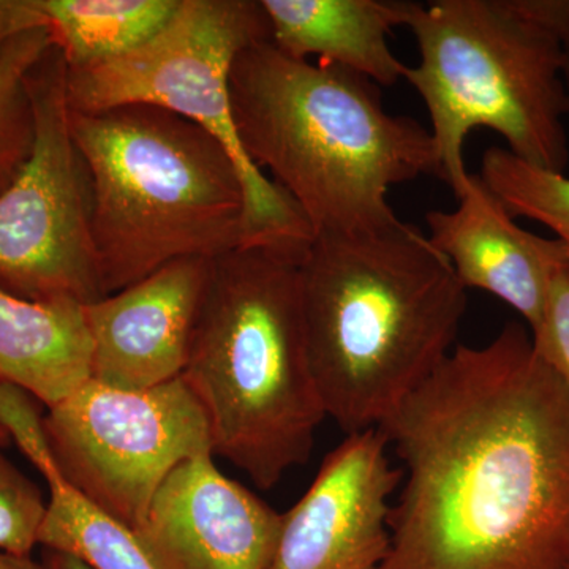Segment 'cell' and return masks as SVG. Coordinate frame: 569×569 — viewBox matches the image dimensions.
Returning a JSON list of instances; mask_svg holds the SVG:
<instances>
[{"label":"cell","instance_id":"6da1fadb","mask_svg":"<svg viewBox=\"0 0 569 569\" xmlns=\"http://www.w3.org/2000/svg\"><path fill=\"white\" fill-rule=\"evenodd\" d=\"M377 429L402 463L380 569H568L569 392L526 326L456 347Z\"/></svg>","mask_w":569,"mask_h":569},{"label":"cell","instance_id":"7a4b0ae2","mask_svg":"<svg viewBox=\"0 0 569 569\" xmlns=\"http://www.w3.org/2000/svg\"><path fill=\"white\" fill-rule=\"evenodd\" d=\"M230 93L246 156L313 236L395 227L389 190L441 179L430 130L388 112L376 82L335 63L298 61L258 41L236 58Z\"/></svg>","mask_w":569,"mask_h":569},{"label":"cell","instance_id":"3957f363","mask_svg":"<svg viewBox=\"0 0 569 569\" xmlns=\"http://www.w3.org/2000/svg\"><path fill=\"white\" fill-rule=\"evenodd\" d=\"M299 277L310 369L347 436L377 429L458 347L467 288L413 224L313 236Z\"/></svg>","mask_w":569,"mask_h":569},{"label":"cell","instance_id":"277c9868","mask_svg":"<svg viewBox=\"0 0 569 569\" xmlns=\"http://www.w3.org/2000/svg\"><path fill=\"white\" fill-rule=\"evenodd\" d=\"M302 257L249 246L216 258L182 373L213 458L264 490L305 466L326 418L307 351Z\"/></svg>","mask_w":569,"mask_h":569},{"label":"cell","instance_id":"5b68a950","mask_svg":"<svg viewBox=\"0 0 569 569\" xmlns=\"http://www.w3.org/2000/svg\"><path fill=\"white\" fill-rule=\"evenodd\" d=\"M70 126L91 179L104 295L171 261L216 260L246 246L238 164L200 126L142 103L70 110Z\"/></svg>","mask_w":569,"mask_h":569},{"label":"cell","instance_id":"8992f818","mask_svg":"<svg viewBox=\"0 0 569 569\" xmlns=\"http://www.w3.org/2000/svg\"><path fill=\"white\" fill-rule=\"evenodd\" d=\"M406 26L421 58L403 80L426 104L441 179L455 194L470 176L463 144L479 127L523 162L565 173L563 50L527 0L411 2Z\"/></svg>","mask_w":569,"mask_h":569},{"label":"cell","instance_id":"52a82bcc","mask_svg":"<svg viewBox=\"0 0 569 569\" xmlns=\"http://www.w3.org/2000/svg\"><path fill=\"white\" fill-rule=\"evenodd\" d=\"M271 40L261 0H181L148 44L103 66L67 69L71 111L153 104L189 119L233 157L246 192V246L305 253L313 234L305 217L246 156L236 132L230 73L239 52Z\"/></svg>","mask_w":569,"mask_h":569},{"label":"cell","instance_id":"ba28073f","mask_svg":"<svg viewBox=\"0 0 569 569\" xmlns=\"http://www.w3.org/2000/svg\"><path fill=\"white\" fill-rule=\"evenodd\" d=\"M36 141L0 194V288L33 302L103 298L88 168L71 134L67 63L52 43L28 74Z\"/></svg>","mask_w":569,"mask_h":569},{"label":"cell","instance_id":"9c48e42d","mask_svg":"<svg viewBox=\"0 0 569 569\" xmlns=\"http://www.w3.org/2000/svg\"><path fill=\"white\" fill-rule=\"evenodd\" d=\"M44 433L63 482L130 530L176 468L212 452L208 418L182 376L146 389L91 378L48 408Z\"/></svg>","mask_w":569,"mask_h":569},{"label":"cell","instance_id":"30bf717a","mask_svg":"<svg viewBox=\"0 0 569 569\" xmlns=\"http://www.w3.org/2000/svg\"><path fill=\"white\" fill-rule=\"evenodd\" d=\"M380 429L348 433L312 485L282 512L268 569H380L391 546L392 493L402 470Z\"/></svg>","mask_w":569,"mask_h":569},{"label":"cell","instance_id":"8fae6325","mask_svg":"<svg viewBox=\"0 0 569 569\" xmlns=\"http://www.w3.org/2000/svg\"><path fill=\"white\" fill-rule=\"evenodd\" d=\"M194 456L163 482L134 531L162 569H268L282 512Z\"/></svg>","mask_w":569,"mask_h":569},{"label":"cell","instance_id":"7c38bea8","mask_svg":"<svg viewBox=\"0 0 569 569\" xmlns=\"http://www.w3.org/2000/svg\"><path fill=\"white\" fill-rule=\"evenodd\" d=\"M212 261H171L140 282L82 306L92 340V380L146 389L181 377Z\"/></svg>","mask_w":569,"mask_h":569},{"label":"cell","instance_id":"4fadbf2b","mask_svg":"<svg viewBox=\"0 0 569 569\" xmlns=\"http://www.w3.org/2000/svg\"><path fill=\"white\" fill-rule=\"evenodd\" d=\"M456 198L455 211L426 213L430 244L447 257L467 290L496 296L533 332L553 277L569 268L568 247L523 230L479 176H468Z\"/></svg>","mask_w":569,"mask_h":569},{"label":"cell","instance_id":"5bb4252c","mask_svg":"<svg viewBox=\"0 0 569 569\" xmlns=\"http://www.w3.org/2000/svg\"><path fill=\"white\" fill-rule=\"evenodd\" d=\"M411 2L396 0H261L277 50L298 61L335 63L376 84L403 80L406 63L389 47Z\"/></svg>","mask_w":569,"mask_h":569},{"label":"cell","instance_id":"9a60e30c","mask_svg":"<svg viewBox=\"0 0 569 569\" xmlns=\"http://www.w3.org/2000/svg\"><path fill=\"white\" fill-rule=\"evenodd\" d=\"M91 361L80 302L26 301L0 288V380L50 408L91 380Z\"/></svg>","mask_w":569,"mask_h":569},{"label":"cell","instance_id":"2e32d148","mask_svg":"<svg viewBox=\"0 0 569 569\" xmlns=\"http://www.w3.org/2000/svg\"><path fill=\"white\" fill-rule=\"evenodd\" d=\"M52 41L70 71L132 54L173 20L181 0H41Z\"/></svg>","mask_w":569,"mask_h":569},{"label":"cell","instance_id":"e0dca14e","mask_svg":"<svg viewBox=\"0 0 569 569\" xmlns=\"http://www.w3.org/2000/svg\"><path fill=\"white\" fill-rule=\"evenodd\" d=\"M39 542L91 569H162L133 530L93 508L66 482L50 488Z\"/></svg>","mask_w":569,"mask_h":569},{"label":"cell","instance_id":"ac0fdd59","mask_svg":"<svg viewBox=\"0 0 569 569\" xmlns=\"http://www.w3.org/2000/svg\"><path fill=\"white\" fill-rule=\"evenodd\" d=\"M52 43L50 29L39 28L14 37L0 51V194L31 157L36 119L28 74Z\"/></svg>","mask_w":569,"mask_h":569},{"label":"cell","instance_id":"d6986e66","mask_svg":"<svg viewBox=\"0 0 569 569\" xmlns=\"http://www.w3.org/2000/svg\"><path fill=\"white\" fill-rule=\"evenodd\" d=\"M479 179L512 217L545 224L569 250V178L520 160L507 148H490Z\"/></svg>","mask_w":569,"mask_h":569},{"label":"cell","instance_id":"ffe728a7","mask_svg":"<svg viewBox=\"0 0 569 569\" xmlns=\"http://www.w3.org/2000/svg\"><path fill=\"white\" fill-rule=\"evenodd\" d=\"M48 500L39 486L21 473L0 448V550L31 557L39 546Z\"/></svg>","mask_w":569,"mask_h":569},{"label":"cell","instance_id":"44dd1931","mask_svg":"<svg viewBox=\"0 0 569 569\" xmlns=\"http://www.w3.org/2000/svg\"><path fill=\"white\" fill-rule=\"evenodd\" d=\"M39 406V400L24 388L0 380V426L47 479L48 488H52L63 479L48 447L44 415L40 413Z\"/></svg>","mask_w":569,"mask_h":569},{"label":"cell","instance_id":"7402d4cb","mask_svg":"<svg viewBox=\"0 0 569 569\" xmlns=\"http://www.w3.org/2000/svg\"><path fill=\"white\" fill-rule=\"evenodd\" d=\"M530 335L542 361L569 392V268L553 277L545 313Z\"/></svg>","mask_w":569,"mask_h":569},{"label":"cell","instance_id":"603a6c76","mask_svg":"<svg viewBox=\"0 0 569 569\" xmlns=\"http://www.w3.org/2000/svg\"><path fill=\"white\" fill-rule=\"evenodd\" d=\"M39 28H48L41 0H0V51L14 37Z\"/></svg>","mask_w":569,"mask_h":569},{"label":"cell","instance_id":"cb8c5ba5","mask_svg":"<svg viewBox=\"0 0 569 569\" xmlns=\"http://www.w3.org/2000/svg\"><path fill=\"white\" fill-rule=\"evenodd\" d=\"M44 565L48 569H91L77 557L69 556V553L52 552V550H48Z\"/></svg>","mask_w":569,"mask_h":569},{"label":"cell","instance_id":"d4e9b609","mask_svg":"<svg viewBox=\"0 0 569 569\" xmlns=\"http://www.w3.org/2000/svg\"><path fill=\"white\" fill-rule=\"evenodd\" d=\"M0 569H48L44 563H37L32 557L14 556L0 550Z\"/></svg>","mask_w":569,"mask_h":569},{"label":"cell","instance_id":"484cf974","mask_svg":"<svg viewBox=\"0 0 569 569\" xmlns=\"http://www.w3.org/2000/svg\"><path fill=\"white\" fill-rule=\"evenodd\" d=\"M563 50V66H561V77H563L565 91H567L569 100V33L561 43Z\"/></svg>","mask_w":569,"mask_h":569},{"label":"cell","instance_id":"4316f807","mask_svg":"<svg viewBox=\"0 0 569 569\" xmlns=\"http://www.w3.org/2000/svg\"><path fill=\"white\" fill-rule=\"evenodd\" d=\"M10 436L6 432L2 426H0V448L7 447L10 443Z\"/></svg>","mask_w":569,"mask_h":569},{"label":"cell","instance_id":"83f0119b","mask_svg":"<svg viewBox=\"0 0 569 569\" xmlns=\"http://www.w3.org/2000/svg\"><path fill=\"white\" fill-rule=\"evenodd\" d=\"M568 569H569V567H568Z\"/></svg>","mask_w":569,"mask_h":569}]
</instances>
